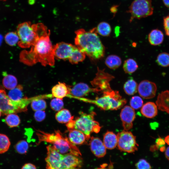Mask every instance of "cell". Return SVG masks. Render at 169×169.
Segmentation results:
<instances>
[{
    "label": "cell",
    "instance_id": "277c9868",
    "mask_svg": "<svg viewBox=\"0 0 169 169\" xmlns=\"http://www.w3.org/2000/svg\"><path fill=\"white\" fill-rule=\"evenodd\" d=\"M36 134L39 142L45 141L52 144L53 147L59 152L65 154H75L79 149L67 137L64 136L59 130L52 133L37 131Z\"/></svg>",
    "mask_w": 169,
    "mask_h": 169
},
{
    "label": "cell",
    "instance_id": "30bf717a",
    "mask_svg": "<svg viewBox=\"0 0 169 169\" xmlns=\"http://www.w3.org/2000/svg\"><path fill=\"white\" fill-rule=\"evenodd\" d=\"M127 12L131 15L129 21L140 19L152 15L153 13L151 0H134Z\"/></svg>",
    "mask_w": 169,
    "mask_h": 169
},
{
    "label": "cell",
    "instance_id": "bcb514c9",
    "mask_svg": "<svg viewBox=\"0 0 169 169\" xmlns=\"http://www.w3.org/2000/svg\"><path fill=\"white\" fill-rule=\"evenodd\" d=\"M164 140L165 142L169 145V135H168L165 137Z\"/></svg>",
    "mask_w": 169,
    "mask_h": 169
},
{
    "label": "cell",
    "instance_id": "d6a6232c",
    "mask_svg": "<svg viewBox=\"0 0 169 169\" xmlns=\"http://www.w3.org/2000/svg\"><path fill=\"white\" fill-rule=\"evenodd\" d=\"M156 62L160 66L166 67L169 66V54L162 52L159 54L156 58Z\"/></svg>",
    "mask_w": 169,
    "mask_h": 169
},
{
    "label": "cell",
    "instance_id": "83f0119b",
    "mask_svg": "<svg viewBox=\"0 0 169 169\" xmlns=\"http://www.w3.org/2000/svg\"><path fill=\"white\" fill-rule=\"evenodd\" d=\"M138 68L136 62L133 59H129L125 60L123 65L124 72L127 74L134 72Z\"/></svg>",
    "mask_w": 169,
    "mask_h": 169
},
{
    "label": "cell",
    "instance_id": "f907efd6",
    "mask_svg": "<svg viewBox=\"0 0 169 169\" xmlns=\"http://www.w3.org/2000/svg\"><path fill=\"white\" fill-rule=\"evenodd\" d=\"M0 1H6L7 0H0Z\"/></svg>",
    "mask_w": 169,
    "mask_h": 169
},
{
    "label": "cell",
    "instance_id": "d6986e66",
    "mask_svg": "<svg viewBox=\"0 0 169 169\" xmlns=\"http://www.w3.org/2000/svg\"><path fill=\"white\" fill-rule=\"evenodd\" d=\"M69 139L74 145H81L87 141L85 135L82 132L76 129L69 131Z\"/></svg>",
    "mask_w": 169,
    "mask_h": 169
},
{
    "label": "cell",
    "instance_id": "8fae6325",
    "mask_svg": "<svg viewBox=\"0 0 169 169\" xmlns=\"http://www.w3.org/2000/svg\"><path fill=\"white\" fill-rule=\"evenodd\" d=\"M117 146L120 151L128 153H133L138 150V144L136 137L130 131L123 130L117 135Z\"/></svg>",
    "mask_w": 169,
    "mask_h": 169
},
{
    "label": "cell",
    "instance_id": "60d3db41",
    "mask_svg": "<svg viewBox=\"0 0 169 169\" xmlns=\"http://www.w3.org/2000/svg\"><path fill=\"white\" fill-rule=\"evenodd\" d=\"M156 145L158 146V148L160 147L164 146L165 142V140L162 138L159 137L157 138L156 141Z\"/></svg>",
    "mask_w": 169,
    "mask_h": 169
},
{
    "label": "cell",
    "instance_id": "d4e9b609",
    "mask_svg": "<svg viewBox=\"0 0 169 169\" xmlns=\"http://www.w3.org/2000/svg\"><path fill=\"white\" fill-rule=\"evenodd\" d=\"M105 64L109 68L115 69L118 68L121 64L122 61L120 58L115 55H111L106 58Z\"/></svg>",
    "mask_w": 169,
    "mask_h": 169
},
{
    "label": "cell",
    "instance_id": "603a6c76",
    "mask_svg": "<svg viewBox=\"0 0 169 169\" xmlns=\"http://www.w3.org/2000/svg\"><path fill=\"white\" fill-rule=\"evenodd\" d=\"M55 118L57 121L60 123H67L74 119V116H71L68 110L64 109L58 111L55 114Z\"/></svg>",
    "mask_w": 169,
    "mask_h": 169
},
{
    "label": "cell",
    "instance_id": "f1b7e54d",
    "mask_svg": "<svg viewBox=\"0 0 169 169\" xmlns=\"http://www.w3.org/2000/svg\"><path fill=\"white\" fill-rule=\"evenodd\" d=\"M97 33L103 36H109L111 31V29L110 25L105 22L100 23L96 28Z\"/></svg>",
    "mask_w": 169,
    "mask_h": 169
},
{
    "label": "cell",
    "instance_id": "4dcf8cb0",
    "mask_svg": "<svg viewBox=\"0 0 169 169\" xmlns=\"http://www.w3.org/2000/svg\"><path fill=\"white\" fill-rule=\"evenodd\" d=\"M10 142L6 135L0 134V154L6 152L8 150Z\"/></svg>",
    "mask_w": 169,
    "mask_h": 169
},
{
    "label": "cell",
    "instance_id": "74e56055",
    "mask_svg": "<svg viewBox=\"0 0 169 169\" xmlns=\"http://www.w3.org/2000/svg\"><path fill=\"white\" fill-rule=\"evenodd\" d=\"M46 114L44 111L38 110L36 111L34 114L35 120L38 122L41 121L45 118Z\"/></svg>",
    "mask_w": 169,
    "mask_h": 169
},
{
    "label": "cell",
    "instance_id": "484cf974",
    "mask_svg": "<svg viewBox=\"0 0 169 169\" xmlns=\"http://www.w3.org/2000/svg\"><path fill=\"white\" fill-rule=\"evenodd\" d=\"M138 85L133 79L127 80L124 85V90L127 95H133L136 93L138 90Z\"/></svg>",
    "mask_w": 169,
    "mask_h": 169
},
{
    "label": "cell",
    "instance_id": "8d00e7d4",
    "mask_svg": "<svg viewBox=\"0 0 169 169\" xmlns=\"http://www.w3.org/2000/svg\"><path fill=\"white\" fill-rule=\"evenodd\" d=\"M137 169H151L150 164L145 159L139 160L136 164Z\"/></svg>",
    "mask_w": 169,
    "mask_h": 169
},
{
    "label": "cell",
    "instance_id": "ee69618b",
    "mask_svg": "<svg viewBox=\"0 0 169 169\" xmlns=\"http://www.w3.org/2000/svg\"><path fill=\"white\" fill-rule=\"evenodd\" d=\"M165 155L166 157L169 160V146L166 149L165 152Z\"/></svg>",
    "mask_w": 169,
    "mask_h": 169
},
{
    "label": "cell",
    "instance_id": "f546056e",
    "mask_svg": "<svg viewBox=\"0 0 169 169\" xmlns=\"http://www.w3.org/2000/svg\"><path fill=\"white\" fill-rule=\"evenodd\" d=\"M5 121L8 126L10 127H13L19 125L20 120L17 115L15 113H11L7 115L5 119Z\"/></svg>",
    "mask_w": 169,
    "mask_h": 169
},
{
    "label": "cell",
    "instance_id": "3957f363",
    "mask_svg": "<svg viewBox=\"0 0 169 169\" xmlns=\"http://www.w3.org/2000/svg\"><path fill=\"white\" fill-rule=\"evenodd\" d=\"M47 149V169H78L77 168L81 166L82 161L78 156L70 153L61 154L50 145Z\"/></svg>",
    "mask_w": 169,
    "mask_h": 169
},
{
    "label": "cell",
    "instance_id": "44dd1931",
    "mask_svg": "<svg viewBox=\"0 0 169 169\" xmlns=\"http://www.w3.org/2000/svg\"><path fill=\"white\" fill-rule=\"evenodd\" d=\"M103 142L106 148L109 149H114L117 144V135L113 132L107 131L104 136Z\"/></svg>",
    "mask_w": 169,
    "mask_h": 169
},
{
    "label": "cell",
    "instance_id": "7402d4cb",
    "mask_svg": "<svg viewBox=\"0 0 169 169\" xmlns=\"http://www.w3.org/2000/svg\"><path fill=\"white\" fill-rule=\"evenodd\" d=\"M53 97L52 95L47 96H36L35 99L31 102V107L33 110L35 111L38 110H43L46 108L47 105L44 98Z\"/></svg>",
    "mask_w": 169,
    "mask_h": 169
},
{
    "label": "cell",
    "instance_id": "836d02e7",
    "mask_svg": "<svg viewBox=\"0 0 169 169\" xmlns=\"http://www.w3.org/2000/svg\"><path fill=\"white\" fill-rule=\"evenodd\" d=\"M15 148L17 152L22 154H25L28 148V145L25 140L19 141L15 145Z\"/></svg>",
    "mask_w": 169,
    "mask_h": 169
},
{
    "label": "cell",
    "instance_id": "ba28073f",
    "mask_svg": "<svg viewBox=\"0 0 169 169\" xmlns=\"http://www.w3.org/2000/svg\"><path fill=\"white\" fill-rule=\"evenodd\" d=\"M103 93L102 96L96 98L95 100H83L95 104L104 110H117L123 107L126 103V100L122 98L118 91L111 89L104 91Z\"/></svg>",
    "mask_w": 169,
    "mask_h": 169
},
{
    "label": "cell",
    "instance_id": "7a4b0ae2",
    "mask_svg": "<svg viewBox=\"0 0 169 169\" xmlns=\"http://www.w3.org/2000/svg\"><path fill=\"white\" fill-rule=\"evenodd\" d=\"M76 46L92 60L100 59L104 56L105 47L97 34L96 28L89 31L83 28L75 31Z\"/></svg>",
    "mask_w": 169,
    "mask_h": 169
},
{
    "label": "cell",
    "instance_id": "ffe728a7",
    "mask_svg": "<svg viewBox=\"0 0 169 169\" xmlns=\"http://www.w3.org/2000/svg\"><path fill=\"white\" fill-rule=\"evenodd\" d=\"M164 34L160 30L156 29L152 30L148 36V41L152 45L156 46L161 44L163 42Z\"/></svg>",
    "mask_w": 169,
    "mask_h": 169
},
{
    "label": "cell",
    "instance_id": "5bb4252c",
    "mask_svg": "<svg viewBox=\"0 0 169 169\" xmlns=\"http://www.w3.org/2000/svg\"><path fill=\"white\" fill-rule=\"evenodd\" d=\"M101 91L97 88H91L87 84L79 83L71 87L69 94L75 97H81L91 92H98Z\"/></svg>",
    "mask_w": 169,
    "mask_h": 169
},
{
    "label": "cell",
    "instance_id": "4316f807",
    "mask_svg": "<svg viewBox=\"0 0 169 169\" xmlns=\"http://www.w3.org/2000/svg\"><path fill=\"white\" fill-rule=\"evenodd\" d=\"M18 83L16 78L13 75H6L3 79V84L4 87L8 90H11L15 88Z\"/></svg>",
    "mask_w": 169,
    "mask_h": 169
},
{
    "label": "cell",
    "instance_id": "4fadbf2b",
    "mask_svg": "<svg viewBox=\"0 0 169 169\" xmlns=\"http://www.w3.org/2000/svg\"><path fill=\"white\" fill-rule=\"evenodd\" d=\"M120 116L125 130L128 131L133 127V122L136 116L134 109L126 105L121 110Z\"/></svg>",
    "mask_w": 169,
    "mask_h": 169
},
{
    "label": "cell",
    "instance_id": "cb8c5ba5",
    "mask_svg": "<svg viewBox=\"0 0 169 169\" xmlns=\"http://www.w3.org/2000/svg\"><path fill=\"white\" fill-rule=\"evenodd\" d=\"M23 88L22 85H17L14 88L10 90L7 95L9 99L14 101H18L23 98Z\"/></svg>",
    "mask_w": 169,
    "mask_h": 169
},
{
    "label": "cell",
    "instance_id": "ac0fdd59",
    "mask_svg": "<svg viewBox=\"0 0 169 169\" xmlns=\"http://www.w3.org/2000/svg\"><path fill=\"white\" fill-rule=\"evenodd\" d=\"M141 111L145 117L150 118H153L157 115V107L154 103L148 102L142 105Z\"/></svg>",
    "mask_w": 169,
    "mask_h": 169
},
{
    "label": "cell",
    "instance_id": "e0dca14e",
    "mask_svg": "<svg viewBox=\"0 0 169 169\" xmlns=\"http://www.w3.org/2000/svg\"><path fill=\"white\" fill-rule=\"evenodd\" d=\"M156 104L159 110L169 114V90H165L159 94Z\"/></svg>",
    "mask_w": 169,
    "mask_h": 169
},
{
    "label": "cell",
    "instance_id": "6da1fadb",
    "mask_svg": "<svg viewBox=\"0 0 169 169\" xmlns=\"http://www.w3.org/2000/svg\"><path fill=\"white\" fill-rule=\"evenodd\" d=\"M50 31L47 28L40 35L29 51L20 54V61L28 65L40 63L44 66H54L55 63L53 46L50 39Z\"/></svg>",
    "mask_w": 169,
    "mask_h": 169
},
{
    "label": "cell",
    "instance_id": "c3c4849f",
    "mask_svg": "<svg viewBox=\"0 0 169 169\" xmlns=\"http://www.w3.org/2000/svg\"><path fill=\"white\" fill-rule=\"evenodd\" d=\"M3 38L2 35L1 34H0V45H1L2 43V41L3 40Z\"/></svg>",
    "mask_w": 169,
    "mask_h": 169
},
{
    "label": "cell",
    "instance_id": "7dc6e473",
    "mask_svg": "<svg viewBox=\"0 0 169 169\" xmlns=\"http://www.w3.org/2000/svg\"><path fill=\"white\" fill-rule=\"evenodd\" d=\"M160 150L161 151H163L165 150V147L164 146H163L160 148Z\"/></svg>",
    "mask_w": 169,
    "mask_h": 169
},
{
    "label": "cell",
    "instance_id": "8992f818",
    "mask_svg": "<svg viewBox=\"0 0 169 169\" xmlns=\"http://www.w3.org/2000/svg\"><path fill=\"white\" fill-rule=\"evenodd\" d=\"M79 114V117L71 120L66 123V126L68 131L76 129L82 132L85 136L87 141L89 140L91 134L98 133L101 127L99 123L94 120L95 112L87 114L80 112Z\"/></svg>",
    "mask_w": 169,
    "mask_h": 169
},
{
    "label": "cell",
    "instance_id": "ab89813d",
    "mask_svg": "<svg viewBox=\"0 0 169 169\" xmlns=\"http://www.w3.org/2000/svg\"><path fill=\"white\" fill-rule=\"evenodd\" d=\"M113 163L110 161L109 164L104 163L95 169H113Z\"/></svg>",
    "mask_w": 169,
    "mask_h": 169
},
{
    "label": "cell",
    "instance_id": "681fc988",
    "mask_svg": "<svg viewBox=\"0 0 169 169\" xmlns=\"http://www.w3.org/2000/svg\"><path fill=\"white\" fill-rule=\"evenodd\" d=\"M2 113V111H1V110L0 109V117L1 116V115Z\"/></svg>",
    "mask_w": 169,
    "mask_h": 169
},
{
    "label": "cell",
    "instance_id": "2e32d148",
    "mask_svg": "<svg viewBox=\"0 0 169 169\" xmlns=\"http://www.w3.org/2000/svg\"><path fill=\"white\" fill-rule=\"evenodd\" d=\"M71 86L64 83L59 82L52 89V94L53 97L63 99L69 94Z\"/></svg>",
    "mask_w": 169,
    "mask_h": 169
},
{
    "label": "cell",
    "instance_id": "7bdbcfd3",
    "mask_svg": "<svg viewBox=\"0 0 169 169\" xmlns=\"http://www.w3.org/2000/svg\"><path fill=\"white\" fill-rule=\"evenodd\" d=\"M117 6H112L110 9V11L112 13H115L117 11Z\"/></svg>",
    "mask_w": 169,
    "mask_h": 169
},
{
    "label": "cell",
    "instance_id": "d590c367",
    "mask_svg": "<svg viewBox=\"0 0 169 169\" xmlns=\"http://www.w3.org/2000/svg\"><path fill=\"white\" fill-rule=\"evenodd\" d=\"M50 106L52 109L54 111L60 110L64 106L62 99L57 98L53 99L50 102Z\"/></svg>",
    "mask_w": 169,
    "mask_h": 169
},
{
    "label": "cell",
    "instance_id": "5b68a950",
    "mask_svg": "<svg viewBox=\"0 0 169 169\" xmlns=\"http://www.w3.org/2000/svg\"><path fill=\"white\" fill-rule=\"evenodd\" d=\"M48 28L41 23L32 24L29 21L19 24L17 33L20 41L18 46L23 48H29L33 45L41 34Z\"/></svg>",
    "mask_w": 169,
    "mask_h": 169
},
{
    "label": "cell",
    "instance_id": "f6af8a7d",
    "mask_svg": "<svg viewBox=\"0 0 169 169\" xmlns=\"http://www.w3.org/2000/svg\"><path fill=\"white\" fill-rule=\"evenodd\" d=\"M162 1L165 5L169 8V0H162Z\"/></svg>",
    "mask_w": 169,
    "mask_h": 169
},
{
    "label": "cell",
    "instance_id": "52a82bcc",
    "mask_svg": "<svg viewBox=\"0 0 169 169\" xmlns=\"http://www.w3.org/2000/svg\"><path fill=\"white\" fill-rule=\"evenodd\" d=\"M53 52L55 58L64 60L68 59L73 64L83 61L86 56L85 54L76 46L64 42L53 46Z\"/></svg>",
    "mask_w": 169,
    "mask_h": 169
},
{
    "label": "cell",
    "instance_id": "e575fe53",
    "mask_svg": "<svg viewBox=\"0 0 169 169\" xmlns=\"http://www.w3.org/2000/svg\"><path fill=\"white\" fill-rule=\"evenodd\" d=\"M143 101L139 96H134L130 101V106L134 109H138L142 107L143 105Z\"/></svg>",
    "mask_w": 169,
    "mask_h": 169
},
{
    "label": "cell",
    "instance_id": "1f68e13d",
    "mask_svg": "<svg viewBox=\"0 0 169 169\" xmlns=\"http://www.w3.org/2000/svg\"><path fill=\"white\" fill-rule=\"evenodd\" d=\"M19 37L17 33L11 32L7 33L5 35L6 42L9 45L13 46L19 41Z\"/></svg>",
    "mask_w": 169,
    "mask_h": 169
},
{
    "label": "cell",
    "instance_id": "b9f144b4",
    "mask_svg": "<svg viewBox=\"0 0 169 169\" xmlns=\"http://www.w3.org/2000/svg\"><path fill=\"white\" fill-rule=\"evenodd\" d=\"M21 169H36V168L33 164L31 163H27L25 164Z\"/></svg>",
    "mask_w": 169,
    "mask_h": 169
},
{
    "label": "cell",
    "instance_id": "9c48e42d",
    "mask_svg": "<svg viewBox=\"0 0 169 169\" xmlns=\"http://www.w3.org/2000/svg\"><path fill=\"white\" fill-rule=\"evenodd\" d=\"M29 104L28 100L23 98L18 101L10 100L5 90L0 89V109L4 114L25 112Z\"/></svg>",
    "mask_w": 169,
    "mask_h": 169
},
{
    "label": "cell",
    "instance_id": "f35d334b",
    "mask_svg": "<svg viewBox=\"0 0 169 169\" xmlns=\"http://www.w3.org/2000/svg\"><path fill=\"white\" fill-rule=\"evenodd\" d=\"M163 22L166 34L169 37V15L163 18Z\"/></svg>",
    "mask_w": 169,
    "mask_h": 169
},
{
    "label": "cell",
    "instance_id": "7c38bea8",
    "mask_svg": "<svg viewBox=\"0 0 169 169\" xmlns=\"http://www.w3.org/2000/svg\"><path fill=\"white\" fill-rule=\"evenodd\" d=\"M138 91L140 95L143 98L150 99L154 98L156 93L157 86L154 82L144 80L138 85Z\"/></svg>",
    "mask_w": 169,
    "mask_h": 169
},
{
    "label": "cell",
    "instance_id": "9a60e30c",
    "mask_svg": "<svg viewBox=\"0 0 169 169\" xmlns=\"http://www.w3.org/2000/svg\"><path fill=\"white\" fill-rule=\"evenodd\" d=\"M90 139L89 144L92 153L97 157H104L106 154V148L103 142L97 137L92 136Z\"/></svg>",
    "mask_w": 169,
    "mask_h": 169
}]
</instances>
